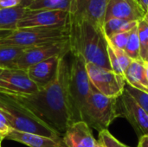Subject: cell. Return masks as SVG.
Listing matches in <instances>:
<instances>
[{
	"instance_id": "obj_1",
	"label": "cell",
	"mask_w": 148,
	"mask_h": 147,
	"mask_svg": "<svg viewBox=\"0 0 148 147\" xmlns=\"http://www.w3.org/2000/svg\"><path fill=\"white\" fill-rule=\"evenodd\" d=\"M69 63L67 55L60 58L53 80L33 94H9L23 104L36 117L62 137L74 123L69 96Z\"/></svg>"
},
{
	"instance_id": "obj_2",
	"label": "cell",
	"mask_w": 148,
	"mask_h": 147,
	"mask_svg": "<svg viewBox=\"0 0 148 147\" xmlns=\"http://www.w3.org/2000/svg\"><path fill=\"white\" fill-rule=\"evenodd\" d=\"M69 42L71 55H79L86 63L111 69L108 55V42L104 31L90 22L69 14Z\"/></svg>"
},
{
	"instance_id": "obj_3",
	"label": "cell",
	"mask_w": 148,
	"mask_h": 147,
	"mask_svg": "<svg viewBox=\"0 0 148 147\" xmlns=\"http://www.w3.org/2000/svg\"><path fill=\"white\" fill-rule=\"evenodd\" d=\"M0 113L5 118L8 126L13 130L53 139L61 137L23 104L8 94L2 92H0Z\"/></svg>"
},
{
	"instance_id": "obj_4",
	"label": "cell",
	"mask_w": 148,
	"mask_h": 147,
	"mask_svg": "<svg viewBox=\"0 0 148 147\" xmlns=\"http://www.w3.org/2000/svg\"><path fill=\"white\" fill-rule=\"evenodd\" d=\"M72 61L69 64V96L72 112L73 121H82L83 111L91 93L92 84L89 81L86 62L79 55H71Z\"/></svg>"
},
{
	"instance_id": "obj_5",
	"label": "cell",
	"mask_w": 148,
	"mask_h": 147,
	"mask_svg": "<svg viewBox=\"0 0 148 147\" xmlns=\"http://www.w3.org/2000/svg\"><path fill=\"white\" fill-rule=\"evenodd\" d=\"M69 39V29L65 27H34L17 29L0 40V45L32 48Z\"/></svg>"
},
{
	"instance_id": "obj_6",
	"label": "cell",
	"mask_w": 148,
	"mask_h": 147,
	"mask_svg": "<svg viewBox=\"0 0 148 147\" xmlns=\"http://www.w3.org/2000/svg\"><path fill=\"white\" fill-rule=\"evenodd\" d=\"M117 118L116 98L101 94L92 85L82 116V121L99 133L108 130L109 126Z\"/></svg>"
},
{
	"instance_id": "obj_7",
	"label": "cell",
	"mask_w": 148,
	"mask_h": 147,
	"mask_svg": "<svg viewBox=\"0 0 148 147\" xmlns=\"http://www.w3.org/2000/svg\"><path fill=\"white\" fill-rule=\"evenodd\" d=\"M70 53L69 39L26 49L10 68L27 70L29 67L50 57L68 55Z\"/></svg>"
},
{
	"instance_id": "obj_8",
	"label": "cell",
	"mask_w": 148,
	"mask_h": 147,
	"mask_svg": "<svg viewBox=\"0 0 148 147\" xmlns=\"http://www.w3.org/2000/svg\"><path fill=\"white\" fill-rule=\"evenodd\" d=\"M86 69L91 84L101 94L117 98L123 93L126 86L124 76L93 63H86Z\"/></svg>"
},
{
	"instance_id": "obj_9",
	"label": "cell",
	"mask_w": 148,
	"mask_h": 147,
	"mask_svg": "<svg viewBox=\"0 0 148 147\" xmlns=\"http://www.w3.org/2000/svg\"><path fill=\"white\" fill-rule=\"evenodd\" d=\"M116 115L131 124L139 139L148 136V115L126 89L116 98Z\"/></svg>"
},
{
	"instance_id": "obj_10",
	"label": "cell",
	"mask_w": 148,
	"mask_h": 147,
	"mask_svg": "<svg viewBox=\"0 0 148 147\" xmlns=\"http://www.w3.org/2000/svg\"><path fill=\"white\" fill-rule=\"evenodd\" d=\"M39 89L38 86L30 80L26 70L4 68L0 74V92L2 93L26 95L36 94Z\"/></svg>"
},
{
	"instance_id": "obj_11",
	"label": "cell",
	"mask_w": 148,
	"mask_h": 147,
	"mask_svg": "<svg viewBox=\"0 0 148 147\" xmlns=\"http://www.w3.org/2000/svg\"><path fill=\"white\" fill-rule=\"evenodd\" d=\"M69 13L62 10H28L18 22L17 29L34 27H65L68 26Z\"/></svg>"
},
{
	"instance_id": "obj_12",
	"label": "cell",
	"mask_w": 148,
	"mask_h": 147,
	"mask_svg": "<svg viewBox=\"0 0 148 147\" xmlns=\"http://www.w3.org/2000/svg\"><path fill=\"white\" fill-rule=\"evenodd\" d=\"M108 1L109 0H75V10L72 14L88 20L96 28L103 30Z\"/></svg>"
},
{
	"instance_id": "obj_13",
	"label": "cell",
	"mask_w": 148,
	"mask_h": 147,
	"mask_svg": "<svg viewBox=\"0 0 148 147\" xmlns=\"http://www.w3.org/2000/svg\"><path fill=\"white\" fill-rule=\"evenodd\" d=\"M145 15L137 0H109L106 10L105 22L112 18L139 22L145 17Z\"/></svg>"
},
{
	"instance_id": "obj_14",
	"label": "cell",
	"mask_w": 148,
	"mask_h": 147,
	"mask_svg": "<svg viewBox=\"0 0 148 147\" xmlns=\"http://www.w3.org/2000/svg\"><path fill=\"white\" fill-rule=\"evenodd\" d=\"M62 139L67 147H95L97 142L88 125L82 120L71 124Z\"/></svg>"
},
{
	"instance_id": "obj_15",
	"label": "cell",
	"mask_w": 148,
	"mask_h": 147,
	"mask_svg": "<svg viewBox=\"0 0 148 147\" xmlns=\"http://www.w3.org/2000/svg\"><path fill=\"white\" fill-rule=\"evenodd\" d=\"M61 57L62 56L60 55L50 57L29 67L26 70L30 80L36 84L39 88L45 87L53 80L56 75Z\"/></svg>"
},
{
	"instance_id": "obj_16",
	"label": "cell",
	"mask_w": 148,
	"mask_h": 147,
	"mask_svg": "<svg viewBox=\"0 0 148 147\" xmlns=\"http://www.w3.org/2000/svg\"><path fill=\"white\" fill-rule=\"evenodd\" d=\"M5 139L19 142L29 147H67L63 142L62 137L53 139L37 134L18 132L13 129L10 130Z\"/></svg>"
},
{
	"instance_id": "obj_17",
	"label": "cell",
	"mask_w": 148,
	"mask_h": 147,
	"mask_svg": "<svg viewBox=\"0 0 148 147\" xmlns=\"http://www.w3.org/2000/svg\"><path fill=\"white\" fill-rule=\"evenodd\" d=\"M126 83L131 87L148 93V82L146 76L145 61L133 60L131 64L124 72Z\"/></svg>"
},
{
	"instance_id": "obj_18",
	"label": "cell",
	"mask_w": 148,
	"mask_h": 147,
	"mask_svg": "<svg viewBox=\"0 0 148 147\" xmlns=\"http://www.w3.org/2000/svg\"><path fill=\"white\" fill-rule=\"evenodd\" d=\"M27 9L19 5L14 8L0 9V30L14 31L18 22L23 17Z\"/></svg>"
},
{
	"instance_id": "obj_19",
	"label": "cell",
	"mask_w": 148,
	"mask_h": 147,
	"mask_svg": "<svg viewBox=\"0 0 148 147\" xmlns=\"http://www.w3.org/2000/svg\"><path fill=\"white\" fill-rule=\"evenodd\" d=\"M27 10H62L72 14L75 10V0H36L27 8Z\"/></svg>"
},
{
	"instance_id": "obj_20",
	"label": "cell",
	"mask_w": 148,
	"mask_h": 147,
	"mask_svg": "<svg viewBox=\"0 0 148 147\" xmlns=\"http://www.w3.org/2000/svg\"><path fill=\"white\" fill-rule=\"evenodd\" d=\"M137 25L138 22L127 21L119 18H112L104 23L103 30L105 36L107 37H109L116 33L131 31Z\"/></svg>"
},
{
	"instance_id": "obj_21",
	"label": "cell",
	"mask_w": 148,
	"mask_h": 147,
	"mask_svg": "<svg viewBox=\"0 0 148 147\" xmlns=\"http://www.w3.org/2000/svg\"><path fill=\"white\" fill-rule=\"evenodd\" d=\"M25 49L24 48L16 46L0 45V68H10Z\"/></svg>"
},
{
	"instance_id": "obj_22",
	"label": "cell",
	"mask_w": 148,
	"mask_h": 147,
	"mask_svg": "<svg viewBox=\"0 0 148 147\" xmlns=\"http://www.w3.org/2000/svg\"><path fill=\"white\" fill-rule=\"evenodd\" d=\"M137 26L134 27L130 31L127 45L124 49V51L126 52V54L132 60L141 59L140 58V39H139L138 27Z\"/></svg>"
},
{
	"instance_id": "obj_23",
	"label": "cell",
	"mask_w": 148,
	"mask_h": 147,
	"mask_svg": "<svg viewBox=\"0 0 148 147\" xmlns=\"http://www.w3.org/2000/svg\"><path fill=\"white\" fill-rule=\"evenodd\" d=\"M137 27L140 44V58L145 61L148 52V22L143 18L138 22Z\"/></svg>"
},
{
	"instance_id": "obj_24",
	"label": "cell",
	"mask_w": 148,
	"mask_h": 147,
	"mask_svg": "<svg viewBox=\"0 0 148 147\" xmlns=\"http://www.w3.org/2000/svg\"><path fill=\"white\" fill-rule=\"evenodd\" d=\"M125 89L140 105V107L144 109V111L148 115V93L143 92L137 88H134L127 83L125 86Z\"/></svg>"
},
{
	"instance_id": "obj_25",
	"label": "cell",
	"mask_w": 148,
	"mask_h": 147,
	"mask_svg": "<svg viewBox=\"0 0 148 147\" xmlns=\"http://www.w3.org/2000/svg\"><path fill=\"white\" fill-rule=\"evenodd\" d=\"M97 141L103 147H127L114 138L108 130H104L99 133Z\"/></svg>"
},
{
	"instance_id": "obj_26",
	"label": "cell",
	"mask_w": 148,
	"mask_h": 147,
	"mask_svg": "<svg viewBox=\"0 0 148 147\" xmlns=\"http://www.w3.org/2000/svg\"><path fill=\"white\" fill-rule=\"evenodd\" d=\"M129 34H130V31H128V32H120V33L114 34L113 36H111L109 37H107V36L106 37H107L108 41L114 47L124 50V49H125V47L127 45L128 37H129Z\"/></svg>"
},
{
	"instance_id": "obj_27",
	"label": "cell",
	"mask_w": 148,
	"mask_h": 147,
	"mask_svg": "<svg viewBox=\"0 0 148 147\" xmlns=\"http://www.w3.org/2000/svg\"><path fill=\"white\" fill-rule=\"evenodd\" d=\"M110 43V42H109ZM111 44V43H110ZM112 45V44H111ZM112 48H113V50L115 54V56L118 60V62L121 68V69L123 70V72L126 71V69L128 68V66L131 64L132 62V59L126 54V52L123 50V49H117L115 47H114L112 45Z\"/></svg>"
},
{
	"instance_id": "obj_28",
	"label": "cell",
	"mask_w": 148,
	"mask_h": 147,
	"mask_svg": "<svg viewBox=\"0 0 148 147\" xmlns=\"http://www.w3.org/2000/svg\"><path fill=\"white\" fill-rule=\"evenodd\" d=\"M21 0H0V9H8L19 6Z\"/></svg>"
},
{
	"instance_id": "obj_29",
	"label": "cell",
	"mask_w": 148,
	"mask_h": 147,
	"mask_svg": "<svg viewBox=\"0 0 148 147\" xmlns=\"http://www.w3.org/2000/svg\"><path fill=\"white\" fill-rule=\"evenodd\" d=\"M10 129H11V128H10L8 125H6L5 123L2 122V121L0 120V135H1L3 139H5V137L8 135V133H9V132H10Z\"/></svg>"
},
{
	"instance_id": "obj_30",
	"label": "cell",
	"mask_w": 148,
	"mask_h": 147,
	"mask_svg": "<svg viewBox=\"0 0 148 147\" xmlns=\"http://www.w3.org/2000/svg\"><path fill=\"white\" fill-rule=\"evenodd\" d=\"M138 147H148V136H143L139 139Z\"/></svg>"
},
{
	"instance_id": "obj_31",
	"label": "cell",
	"mask_w": 148,
	"mask_h": 147,
	"mask_svg": "<svg viewBox=\"0 0 148 147\" xmlns=\"http://www.w3.org/2000/svg\"><path fill=\"white\" fill-rule=\"evenodd\" d=\"M140 6L141 7V9L143 10V11L145 12V14H147L148 11V0H137Z\"/></svg>"
},
{
	"instance_id": "obj_32",
	"label": "cell",
	"mask_w": 148,
	"mask_h": 147,
	"mask_svg": "<svg viewBox=\"0 0 148 147\" xmlns=\"http://www.w3.org/2000/svg\"><path fill=\"white\" fill-rule=\"evenodd\" d=\"M35 1H36V0H21V3H20V5L27 9V8L33 2H35Z\"/></svg>"
},
{
	"instance_id": "obj_33",
	"label": "cell",
	"mask_w": 148,
	"mask_h": 147,
	"mask_svg": "<svg viewBox=\"0 0 148 147\" xmlns=\"http://www.w3.org/2000/svg\"><path fill=\"white\" fill-rule=\"evenodd\" d=\"M11 32L12 31H10V30H0V40L3 39L4 37L8 36L9 35H10Z\"/></svg>"
},
{
	"instance_id": "obj_34",
	"label": "cell",
	"mask_w": 148,
	"mask_h": 147,
	"mask_svg": "<svg viewBox=\"0 0 148 147\" xmlns=\"http://www.w3.org/2000/svg\"><path fill=\"white\" fill-rule=\"evenodd\" d=\"M145 70H146V76H147V80L148 82V62H145Z\"/></svg>"
},
{
	"instance_id": "obj_35",
	"label": "cell",
	"mask_w": 148,
	"mask_h": 147,
	"mask_svg": "<svg viewBox=\"0 0 148 147\" xmlns=\"http://www.w3.org/2000/svg\"><path fill=\"white\" fill-rule=\"evenodd\" d=\"M144 19H146V20H147V21L148 22V11L147 12V14L145 15V17H144Z\"/></svg>"
},
{
	"instance_id": "obj_36",
	"label": "cell",
	"mask_w": 148,
	"mask_h": 147,
	"mask_svg": "<svg viewBox=\"0 0 148 147\" xmlns=\"http://www.w3.org/2000/svg\"><path fill=\"white\" fill-rule=\"evenodd\" d=\"M95 147H103V146H101V144H100V143L97 141V142H96V146Z\"/></svg>"
},
{
	"instance_id": "obj_37",
	"label": "cell",
	"mask_w": 148,
	"mask_h": 147,
	"mask_svg": "<svg viewBox=\"0 0 148 147\" xmlns=\"http://www.w3.org/2000/svg\"><path fill=\"white\" fill-rule=\"evenodd\" d=\"M145 62H148V52H147V56H146V59H145Z\"/></svg>"
},
{
	"instance_id": "obj_38",
	"label": "cell",
	"mask_w": 148,
	"mask_h": 147,
	"mask_svg": "<svg viewBox=\"0 0 148 147\" xmlns=\"http://www.w3.org/2000/svg\"><path fill=\"white\" fill-rule=\"evenodd\" d=\"M3 69H4V68H0V74H1V73L3 71Z\"/></svg>"
},
{
	"instance_id": "obj_39",
	"label": "cell",
	"mask_w": 148,
	"mask_h": 147,
	"mask_svg": "<svg viewBox=\"0 0 148 147\" xmlns=\"http://www.w3.org/2000/svg\"><path fill=\"white\" fill-rule=\"evenodd\" d=\"M3 139V137H2V136L0 135V141H2Z\"/></svg>"
},
{
	"instance_id": "obj_40",
	"label": "cell",
	"mask_w": 148,
	"mask_h": 147,
	"mask_svg": "<svg viewBox=\"0 0 148 147\" xmlns=\"http://www.w3.org/2000/svg\"><path fill=\"white\" fill-rule=\"evenodd\" d=\"M1 142H2V141H0V147H1Z\"/></svg>"
},
{
	"instance_id": "obj_41",
	"label": "cell",
	"mask_w": 148,
	"mask_h": 147,
	"mask_svg": "<svg viewBox=\"0 0 148 147\" xmlns=\"http://www.w3.org/2000/svg\"><path fill=\"white\" fill-rule=\"evenodd\" d=\"M127 147H131V146H127Z\"/></svg>"
}]
</instances>
